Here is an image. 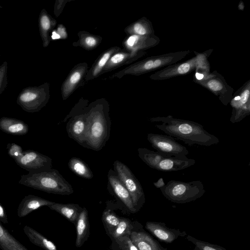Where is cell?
Instances as JSON below:
<instances>
[{"mask_svg": "<svg viewBox=\"0 0 250 250\" xmlns=\"http://www.w3.org/2000/svg\"><path fill=\"white\" fill-rule=\"evenodd\" d=\"M19 184L48 193L68 195L74 192L72 186L56 169L22 175Z\"/></svg>", "mask_w": 250, "mask_h": 250, "instance_id": "obj_3", "label": "cell"}, {"mask_svg": "<svg viewBox=\"0 0 250 250\" xmlns=\"http://www.w3.org/2000/svg\"><path fill=\"white\" fill-rule=\"evenodd\" d=\"M145 228L156 238L167 244L172 243L179 237L187 234L185 231L170 228L165 223L160 222H146Z\"/></svg>", "mask_w": 250, "mask_h": 250, "instance_id": "obj_11", "label": "cell"}, {"mask_svg": "<svg viewBox=\"0 0 250 250\" xmlns=\"http://www.w3.org/2000/svg\"><path fill=\"white\" fill-rule=\"evenodd\" d=\"M79 38L76 42L72 43L75 47H81L84 49L90 51L97 48L101 43L103 38L99 35L91 34L86 31H80L77 33Z\"/></svg>", "mask_w": 250, "mask_h": 250, "instance_id": "obj_22", "label": "cell"}, {"mask_svg": "<svg viewBox=\"0 0 250 250\" xmlns=\"http://www.w3.org/2000/svg\"><path fill=\"white\" fill-rule=\"evenodd\" d=\"M49 208L54 210L64 216L75 226L79 214L83 208L76 204H62L54 203L48 206Z\"/></svg>", "mask_w": 250, "mask_h": 250, "instance_id": "obj_21", "label": "cell"}, {"mask_svg": "<svg viewBox=\"0 0 250 250\" xmlns=\"http://www.w3.org/2000/svg\"><path fill=\"white\" fill-rule=\"evenodd\" d=\"M1 7H2V6L0 5V8H1Z\"/></svg>", "mask_w": 250, "mask_h": 250, "instance_id": "obj_42", "label": "cell"}, {"mask_svg": "<svg viewBox=\"0 0 250 250\" xmlns=\"http://www.w3.org/2000/svg\"><path fill=\"white\" fill-rule=\"evenodd\" d=\"M102 220L111 234L119 224L120 217L111 210L106 209L103 213Z\"/></svg>", "mask_w": 250, "mask_h": 250, "instance_id": "obj_29", "label": "cell"}, {"mask_svg": "<svg viewBox=\"0 0 250 250\" xmlns=\"http://www.w3.org/2000/svg\"><path fill=\"white\" fill-rule=\"evenodd\" d=\"M161 63V62L160 60H156L155 61H154V62H153V67L155 68V67H158L160 65Z\"/></svg>", "mask_w": 250, "mask_h": 250, "instance_id": "obj_39", "label": "cell"}, {"mask_svg": "<svg viewBox=\"0 0 250 250\" xmlns=\"http://www.w3.org/2000/svg\"><path fill=\"white\" fill-rule=\"evenodd\" d=\"M54 203L34 195H27L22 199L18 206V216L20 218L24 217L42 207H48Z\"/></svg>", "mask_w": 250, "mask_h": 250, "instance_id": "obj_15", "label": "cell"}, {"mask_svg": "<svg viewBox=\"0 0 250 250\" xmlns=\"http://www.w3.org/2000/svg\"><path fill=\"white\" fill-rule=\"evenodd\" d=\"M122 49L119 46H113L102 53L91 68L88 70L84 78V82L97 78L102 74L103 70L110 57Z\"/></svg>", "mask_w": 250, "mask_h": 250, "instance_id": "obj_17", "label": "cell"}, {"mask_svg": "<svg viewBox=\"0 0 250 250\" xmlns=\"http://www.w3.org/2000/svg\"><path fill=\"white\" fill-rule=\"evenodd\" d=\"M133 228L134 226L130 220L120 217V222L111 233V235L115 240L122 236H130Z\"/></svg>", "mask_w": 250, "mask_h": 250, "instance_id": "obj_27", "label": "cell"}, {"mask_svg": "<svg viewBox=\"0 0 250 250\" xmlns=\"http://www.w3.org/2000/svg\"><path fill=\"white\" fill-rule=\"evenodd\" d=\"M68 0H56L54 13L56 17H58L62 13L66 3Z\"/></svg>", "mask_w": 250, "mask_h": 250, "instance_id": "obj_34", "label": "cell"}, {"mask_svg": "<svg viewBox=\"0 0 250 250\" xmlns=\"http://www.w3.org/2000/svg\"><path fill=\"white\" fill-rule=\"evenodd\" d=\"M195 163L194 159L188 158L187 156H167L160 161L155 169L164 172L176 171L191 167Z\"/></svg>", "mask_w": 250, "mask_h": 250, "instance_id": "obj_13", "label": "cell"}, {"mask_svg": "<svg viewBox=\"0 0 250 250\" xmlns=\"http://www.w3.org/2000/svg\"><path fill=\"white\" fill-rule=\"evenodd\" d=\"M0 129L13 135H23L28 132V125L21 120L3 117L0 119Z\"/></svg>", "mask_w": 250, "mask_h": 250, "instance_id": "obj_19", "label": "cell"}, {"mask_svg": "<svg viewBox=\"0 0 250 250\" xmlns=\"http://www.w3.org/2000/svg\"><path fill=\"white\" fill-rule=\"evenodd\" d=\"M7 68L8 63L6 61L0 65V95L3 92L8 83Z\"/></svg>", "mask_w": 250, "mask_h": 250, "instance_id": "obj_30", "label": "cell"}, {"mask_svg": "<svg viewBox=\"0 0 250 250\" xmlns=\"http://www.w3.org/2000/svg\"><path fill=\"white\" fill-rule=\"evenodd\" d=\"M147 139L152 147L160 153L169 157H184L189 154L186 147L173 137L160 134L148 133Z\"/></svg>", "mask_w": 250, "mask_h": 250, "instance_id": "obj_8", "label": "cell"}, {"mask_svg": "<svg viewBox=\"0 0 250 250\" xmlns=\"http://www.w3.org/2000/svg\"><path fill=\"white\" fill-rule=\"evenodd\" d=\"M0 248L1 250H28L13 237L0 222Z\"/></svg>", "mask_w": 250, "mask_h": 250, "instance_id": "obj_24", "label": "cell"}, {"mask_svg": "<svg viewBox=\"0 0 250 250\" xmlns=\"http://www.w3.org/2000/svg\"><path fill=\"white\" fill-rule=\"evenodd\" d=\"M140 54L121 49L114 53L105 65L102 74L112 71L123 65L128 64L137 59Z\"/></svg>", "mask_w": 250, "mask_h": 250, "instance_id": "obj_16", "label": "cell"}, {"mask_svg": "<svg viewBox=\"0 0 250 250\" xmlns=\"http://www.w3.org/2000/svg\"><path fill=\"white\" fill-rule=\"evenodd\" d=\"M160 189L168 200L181 204L195 201L206 192L203 184L199 180L190 182L171 180Z\"/></svg>", "mask_w": 250, "mask_h": 250, "instance_id": "obj_4", "label": "cell"}, {"mask_svg": "<svg viewBox=\"0 0 250 250\" xmlns=\"http://www.w3.org/2000/svg\"><path fill=\"white\" fill-rule=\"evenodd\" d=\"M187 239L194 245L193 250H227L221 246L201 241L189 235H187Z\"/></svg>", "mask_w": 250, "mask_h": 250, "instance_id": "obj_28", "label": "cell"}, {"mask_svg": "<svg viewBox=\"0 0 250 250\" xmlns=\"http://www.w3.org/2000/svg\"><path fill=\"white\" fill-rule=\"evenodd\" d=\"M0 222L3 224L8 223L7 215L4 207L0 203Z\"/></svg>", "mask_w": 250, "mask_h": 250, "instance_id": "obj_36", "label": "cell"}, {"mask_svg": "<svg viewBox=\"0 0 250 250\" xmlns=\"http://www.w3.org/2000/svg\"><path fill=\"white\" fill-rule=\"evenodd\" d=\"M55 32L59 37V39L64 40L68 38V34L65 27L62 24H59L55 29Z\"/></svg>", "mask_w": 250, "mask_h": 250, "instance_id": "obj_33", "label": "cell"}, {"mask_svg": "<svg viewBox=\"0 0 250 250\" xmlns=\"http://www.w3.org/2000/svg\"><path fill=\"white\" fill-rule=\"evenodd\" d=\"M208 86L210 89L214 91L220 90L222 88V85L218 81L212 80L208 83Z\"/></svg>", "mask_w": 250, "mask_h": 250, "instance_id": "obj_35", "label": "cell"}, {"mask_svg": "<svg viewBox=\"0 0 250 250\" xmlns=\"http://www.w3.org/2000/svg\"><path fill=\"white\" fill-rule=\"evenodd\" d=\"M88 101L81 98L63 122L68 121L66 129L68 136L84 146L87 128V107Z\"/></svg>", "mask_w": 250, "mask_h": 250, "instance_id": "obj_5", "label": "cell"}, {"mask_svg": "<svg viewBox=\"0 0 250 250\" xmlns=\"http://www.w3.org/2000/svg\"><path fill=\"white\" fill-rule=\"evenodd\" d=\"M14 160L20 167L29 173H37L52 169V159L34 150L23 151L21 155Z\"/></svg>", "mask_w": 250, "mask_h": 250, "instance_id": "obj_9", "label": "cell"}, {"mask_svg": "<svg viewBox=\"0 0 250 250\" xmlns=\"http://www.w3.org/2000/svg\"><path fill=\"white\" fill-rule=\"evenodd\" d=\"M68 166L73 172L80 177L87 179L93 177V172L88 166L78 158H71L68 162Z\"/></svg>", "mask_w": 250, "mask_h": 250, "instance_id": "obj_26", "label": "cell"}, {"mask_svg": "<svg viewBox=\"0 0 250 250\" xmlns=\"http://www.w3.org/2000/svg\"><path fill=\"white\" fill-rule=\"evenodd\" d=\"M189 64L187 63H183L179 66L178 71L180 74H185L189 70Z\"/></svg>", "mask_w": 250, "mask_h": 250, "instance_id": "obj_37", "label": "cell"}, {"mask_svg": "<svg viewBox=\"0 0 250 250\" xmlns=\"http://www.w3.org/2000/svg\"><path fill=\"white\" fill-rule=\"evenodd\" d=\"M49 83L46 82L39 86L23 88L18 96L17 104L27 112L39 111L49 100Z\"/></svg>", "mask_w": 250, "mask_h": 250, "instance_id": "obj_6", "label": "cell"}, {"mask_svg": "<svg viewBox=\"0 0 250 250\" xmlns=\"http://www.w3.org/2000/svg\"><path fill=\"white\" fill-rule=\"evenodd\" d=\"M88 71V64L81 62L75 65L70 70L61 86L62 99L66 100L79 87Z\"/></svg>", "mask_w": 250, "mask_h": 250, "instance_id": "obj_10", "label": "cell"}, {"mask_svg": "<svg viewBox=\"0 0 250 250\" xmlns=\"http://www.w3.org/2000/svg\"><path fill=\"white\" fill-rule=\"evenodd\" d=\"M122 250H138L130 240V236H125L115 239Z\"/></svg>", "mask_w": 250, "mask_h": 250, "instance_id": "obj_31", "label": "cell"}, {"mask_svg": "<svg viewBox=\"0 0 250 250\" xmlns=\"http://www.w3.org/2000/svg\"><path fill=\"white\" fill-rule=\"evenodd\" d=\"M7 149L9 155L14 160L19 158L23 151L20 146L14 143L8 144Z\"/></svg>", "mask_w": 250, "mask_h": 250, "instance_id": "obj_32", "label": "cell"}, {"mask_svg": "<svg viewBox=\"0 0 250 250\" xmlns=\"http://www.w3.org/2000/svg\"><path fill=\"white\" fill-rule=\"evenodd\" d=\"M130 238L138 250H168L144 230H132Z\"/></svg>", "mask_w": 250, "mask_h": 250, "instance_id": "obj_14", "label": "cell"}, {"mask_svg": "<svg viewBox=\"0 0 250 250\" xmlns=\"http://www.w3.org/2000/svg\"><path fill=\"white\" fill-rule=\"evenodd\" d=\"M154 186L158 188H161L165 186L164 180L162 178H160L157 182L153 183Z\"/></svg>", "mask_w": 250, "mask_h": 250, "instance_id": "obj_38", "label": "cell"}, {"mask_svg": "<svg viewBox=\"0 0 250 250\" xmlns=\"http://www.w3.org/2000/svg\"><path fill=\"white\" fill-rule=\"evenodd\" d=\"M108 188L112 192L132 213L137 211L134 206L131 196L121 182L118 176L113 170L110 169L107 174Z\"/></svg>", "mask_w": 250, "mask_h": 250, "instance_id": "obj_12", "label": "cell"}, {"mask_svg": "<svg viewBox=\"0 0 250 250\" xmlns=\"http://www.w3.org/2000/svg\"><path fill=\"white\" fill-rule=\"evenodd\" d=\"M109 105L104 98L96 100L87 107V128L84 146L101 150L109 140L111 122Z\"/></svg>", "mask_w": 250, "mask_h": 250, "instance_id": "obj_2", "label": "cell"}, {"mask_svg": "<svg viewBox=\"0 0 250 250\" xmlns=\"http://www.w3.org/2000/svg\"><path fill=\"white\" fill-rule=\"evenodd\" d=\"M114 171L129 192L134 207L138 211L145 202L142 186L129 168L120 161L113 163Z\"/></svg>", "mask_w": 250, "mask_h": 250, "instance_id": "obj_7", "label": "cell"}, {"mask_svg": "<svg viewBox=\"0 0 250 250\" xmlns=\"http://www.w3.org/2000/svg\"><path fill=\"white\" fill-rule=\"evenodd\" d=\"M156 127L175 139L183 141L189 146H210L218 144L219 139L206 130L204 126L191 121L174 118L172 116L149 119Z\"/></svg>", "mask_w": 250, "mask_h": 250, "instance_id": "obj_1", "label": "cell"}, {"mask_svg": "<svg viewBox=\"0 0 250 250\" xmlns=\"http://www.w3.org/2000/svg\"><path fill=\"white\" fill-rule=\"evenodd\" d=\"M38 22L42 45L46 47L50 43L51 33L57 25V21L45 9H42L39 14Z\"/></svg>", "mask_w": 250, "mask_h": 250, "instance_id": "obj_18", "label": "cell"}, {"mask_svg": "<svg viewBox=\"0 0 250 250\" xmlns=\"http://www.w3.org/2000/svg\"><path fill=\"white\" fill-rule=\"evenodd\" d=\"M196 77L198 80H201L204 77V75L202 74L196 73Z\"/></svg>", "mask_w": 250, "mask_h": 250, "instance_id": "obj_40", "label": "cell"}, {"mask_svg": "<svg viewBox=\"0 0 250 250\" xmlns=\"http://www.w3.org/2000/svg\"><path fill=\"white\" fill-rule=\"evenodd\" d=\"M235 101H238L240 100V96H237L234 99Z\"/></svg>", "mask_w": 250, "mask_h": 250, "instance_id": "obj_41", "label": "cell"}, {"mask_svg": "<svg viewBox=\"0 0 250 250\" xmlns=\"http://www.w3.org/2000/svg\"><path fill=\"white\" fill-rule=\"evenodd\" d=\"M76 239L75 245L81 247L87 240L89 234V223L88 211L83 208L78 218L76 225Z\"/></svg>", "mask_w": 250, "mask_h": 250, "instance_id": "obj_20", "label": "cell"}, {"mask_svg": "<svg viewBox=\"0 0 250 250\" xmlns=\"http://www.w3.org/2000/svg\"><path fill=\"white\" fill-rule=\"evenodd\" d=\"M137 151L140 158L148 167L155 169L160 161L167 156L145 147H140Z\"/></svg>", "mask_w": 250, "mask_h": 250, "instance_id": "obj_25", "label": "cell"}, {"mask_svg": "<svg viewBox=\"0 0 250 250\" xmlns=\"http://www.w3.org/2000/svg\"><path fill=\"white\" fill-rule=\"evenodd\" d=\"M23 231L30 241L44 250H58L56 245L42 234L28 226H25Z\"/></svg>", "mask_w": 250, "mask_h": 250, "instance_id": "obj_23", "label": "cell"}]
</instances>
